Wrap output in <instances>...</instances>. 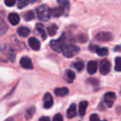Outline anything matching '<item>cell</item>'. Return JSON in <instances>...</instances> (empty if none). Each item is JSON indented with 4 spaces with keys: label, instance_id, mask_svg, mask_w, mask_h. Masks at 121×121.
Returning <instances> with one entry per match:
<instances>
[{
    "label": "cell",
    "instance_id": "6da1fadb",
    "mask_svg": "<svg viewBox=\"0 0 121 121\" xmlns=\"http://www.w3.org/2000/svg\"><path fill=\"white\" fill-rule=\"evenodd\" d=\"M36 12H37V16L38 19L44 21V22L48 21L52 15V10L46 4L39 6L36 10Z\"/></svg>",
    "mask_w": 121,
    "mask_h": 121
},
{
    "label": "cell",
    "instance_id": "7a4b0ae2",
    "mask_svg": "<svg viewBox=\"0 0 121 121\" xmlns=\"http://www.w3.org/2000/svg\"><path fill=\"white\" fill-rule=\"evenodd\" d=\"M79 52H80V48L77 46L69 44V45H66L64 47L62 53L64 55V56L67 57V58H71V57L77 55Z\"/></svg>",
    "mask_w": 121,
    "mask_h": 121
},
{
    "label": "cell",
    "instance_id": "3957f363",
    "mask_svg": "<svg viewBox=\"0 0 121 121\" xmlns=\"http://www.w3.org/2000/svg\"><path fill=\"white\" fill-rule=\"evenodd\" d=\"M50 46L52 47V49L55 52H56L57 53H60L62 52L63 48L66 46L65 44V39L63 37H60L58 40H55V41H52L50 42Z\"/></svg>",
    "mask_w": 121,
    "mask_h": 121
},
{
    "label": "cell",
    "instance_id": "277c9868",
    "mask_svg": "<svg viewBox=\"0 0 121 121\" xmlns=\"http://www.w3.org/2000/svg\"><path fill=\"white\" fill-rule=\"evenodd\" d=\"M111 70V63L109 62L108 60H102L100 61V66H99V71H100V74L105 75L109 74V71Z\"/></svg>",
    "mask_w": 121,
    "mask_h": 121
},
{
    "label": "cell",
    "instance_id": "5b68a950",
    "mask_svg": "<svg viewBox=\"0 0 121 121\" xmlns=\"http://www.w3.org/2000/svg\"><path fill=\"white\" fill-rule=\"evenodd\" d=\"M113 38V36L109 32H100L95 35V39L99 42H109Z\"/></svg>",
    "mask_w": 121,
    "mask_h": 121
},
{
    "label": "cell",
    "instance_id": "8992f818",
    "mask_svg": "<svg viewBox=\"0 0 121 121\" xmlns=\"http://www.w3.org/2000/svg\"><path fill=\"white\" fill-rule=\"evenodd\" d=\"M116 99V95L114 92H107L104 96V100L109 108L112 107Z\"/></svg>",
    "mask_w": 121,
    "mask_h": 121
},
{
    "label": "cell",
    "instance_id": "52a82bcc",
    "mask_svg": "<svg viewBox=\"0 0 121 121\" xmlns=\"http://www.w3.org/2000/svg\"><path fill=\"white\" fill-rule=\"evenodd\" d=\"M89 48L91 52H96V53L98 54V56H107L108 53H109V51H108L107 48L99 47L97 45H92V44H91Z\"/></svg>",
    "mask_w": 121,
    "mask_h": 121
},
{
    "label": "cell",
    "instance_id": "ba28073f",
    "mask_svg": "<svg viewBox=\"0 0 121 121\" xmlns=\"http://www.w3.org/2000/svg\"><path fill=\"white\" fill-rule=\"evenodd\" d=\"M20 65L24 69H27V70L33 69V64H32V60L27 56H23L21 58Z\"/></svg>",
    "mask_w": 121,
    "mask_h": 121
},
{
    "label": "cell",
    "instance_id": "9c48e42d",
    "mask_svg": "<svg viewBox=\"0 0 121 121\" xmlns=\"http://www.w3.org/2000/svg\"><path fill=\"white\" fill-rule=\"evenodd\" d=\"M43 106L45 109H50L53 105V98L50 93H46L43 97Z\"/></svg>",
    "mask_w": 121,
    "mask_h": 121
},
{
    "label": "cell",
    "instance_id": "30bf717a",
    "mask_svg": "<svg viewBox=\"0 0 121 121\" xmlns=\"http://www.w3.org/2000/svg\"><path fill=\"white\" fill-rule=\"evenodd\" d=\"M28 43L30 47L34 51H39L41 48V43L36 37H30L28 40Z\"/></svg>",
    "mask_w": 121,
    "mask_h": 121
},
{
    "label": "cell",
    "instance_id": "8fae6325",
    "mask_svg": "<svg viewBox=\"0 0 121 121\" xmlns=\"http://www.w3.org/2000/svg\"><path fill=\"white\" fill-rule=\"evenodd\" d=\"M97 68H98V64L96 61H95V60L89 61V63L87 65V71L89 74L91 75L95 74L96 72V71H97Z\"/></svg>",
    "mask_w": 121,
    "mask_h": 121
},
{
    "label": "cell",
    "instance_id": "7c38bea8",
    "mask_svg": "<svg viewBox=\"0 0 121 121\" xmlns=\"http://www.w3.org/2000/svg\"><path fill=\"white\" fill-rule=\"evenodd\" d=\"M9 21L12 25H17L20 22V17L19 15L16 13H12L9 15Z\"/></svg>",
    "mask_w": 121,
    "mask_h": 121
},
{
    "label": "cell",
    "instance_id": "4fadbf2b",
    "mask_svg": "<svg viewBox=\"0 0 121 121\" xmlns=\"http://www.w3.org/2000/svg\"><path fill=\"white\" fill-rule=\"evenodd\" d=\"M56 95L60 96V97H64L66 95L69 93V90L66 87H60V88H56V89L54 91Z\"/></svg>",
    "mask_w": 121,
    "mask_h": 121
},
{
    "label": "cell",
    "instance_id": "5bb4252c",
    "mask_svg": "<svg viewBox=\"0 0 121 121\" xmlns=\"http://www.w3.org/2000/svg\"><path fill=\"white\" fill-rule=\"evenodd\" d=\"M66 115H67L68 119H72L76 115V105L75 104H71L70 105L69 109H67L66 112Z\"/></svg>",
    "mask_w": 121,
    "mask_h": 121
},
{
    "label": "cell",
    "instance_id": "9a60e30c",
    "mask_svg": "<svg viewBox=\"0 0 121 121\" xmlns=\"http://www.w3.org/2000/svg\"><path fill=\"white\" fill-rule=\"evenodd\" d=\"M65 78H66V81L68 83H72L74 81L75 78H76V74L71 70H66Z\"/></svg>",
    "mask_w": 121,
    "mask_h": 121
},
{
    "label": "cell",
    "instance_id": "2e32d148",
    "mask_svg": "<svg viewBox=\"0 0 121 121\" xmlns=\"http://www.w3.org/2000/svg\"><path fill=\"white\" fill-rule=\"evenodd\" d=\"M36 28H37V32H38L39 34L41 35L42 38L43 39V40H45V39L47 38V32H45L44 26L42 25V23H37V25H36Z\"/></svg>",
    "mask_w": 121,
    "mask_h": 121
},
{
    "label": "cell",
    "instance_id": "e0dca14e",
    "mask_svg": "<svg viewBox=\"0 0 121 121\" xmlns=\"http://www.w3.org/2000/svg\"><path fill=\"white\" fill-rule=\"evenodd\" d=\"M30 33V29L26 27H20L17 29V34L22 37H27Z\"/></svg>",
    "mask_w": 121,
    "mask_h": 121
},
{
    "label": "cell",
    "instance_id": "ac0fdd59",
    "mask_svg": "<svg viewBox=\"0 0 121 121\" xmlns=\"http://www.w3.org/2000/svg\"><path fill=\"white\" fill-rule=\"evenodd\" d=\"M58 30V26L56 24H51L48 27H47V34L51 37L56 35V32Z\"/></svg>",
    "mask_w": 121,
    "mask_h": 121
},
{
    "label": "cell",
    "instance_id": "d6986e66",
    "mask_svg": "<svg viewBox=\"0 0 121 121\" xmlns=\"http://www.w3.org/2000/svg\"><path fill=\"white\" fill-rule=\"evenodd\" d=\"M9 30V26L6 22L0 17V35H4Z\"/></svg>",
    "mask_w": 121,
    "mask_h": 121
},
{
    "label": "cell",
    "instance_id": "ffe728a7",
    "mask_svg": "<svg viewBox=\"0 0 121 121\" xmlns=\"http://www.w3.org/2000/svg\"><path fill=\"white\" fill-rule=\"evenodd\" d=\"M87 106H88V102L86 100L84 101H81L79 104V113L81 116H84L86 114V109H87Z\"/></svg>",
    "mask_w": 121,
    "mask_h": 121
},
{
    "label": "cell",
    "instance_id": "44dd1931",
    "mask_svg": "<svg viewBox=\"0 0 121 121\" xmlns=\"http://www.w3.org/2000/svg\"><path fill=\"white\" fill-rule=\"evenodd\" d=\"M65 11V9L61 6H58V7L55 8V9L52 10V15L56 17H60V16L62 15L63 13Z\"/></svg>",
    "mask_w": 121,
    "mask_h": 121
},
{
    "label": "cell",
    "instance_id": "7402d4cb",
    "mask_svg": "<svg viewBox=\"0 0 121 121\" xmlns=\"http://www.w3.org/2000/svg\"><path fill=\"white\" fill-rule=\"evenodd\" d=\"M23 17L26 21H32V20H33L34 17H35V13H34L33 11L30 10L24 13Z\"/></svg>",
    "mask_w": 121,
    "mask_h": 121
},
{
    "label": "cell",
    "instance_id": "603a6c76",
    "mask_svg": "<svg viewBox=\"0 0 121 121\" xmlns=\"http://www.w3.org/2000/svg\"><path fill=\"white\" fill-rule=\"evenodd\" d=\"M114 69H115L116 71H121V57H116Z\"/></svg>",
    "mask_w": 121,
    "mask_h": 121
},
{
    "label": "cell",
    "instance_id": "cb8c5ba5",
    "mask_svg": "<svg viewBox=\"0 0 121 121\" xmlns=\"http://www.w3.org/2000/svg\"><path fill=\"white\" fill-rule=\"evenodd\" d=\"M28 3H29V0H18V2H17V8L19 9H23V8H25L28 4Z\"/></svg>",
    "mask_w": 121,
    "mask_h": 121
},
{
    "label": "cell",
    "instance_id": "d4e9b609",
    "mask_svg": "<svg viewBox=\"0 0 121 121\" xmlns=\"http://www.w3.org/2000/svg\"><path fill=\"white\" fill-rule=\"evenodd\" d=\"M73 66L78 71H81L84 68V63L82 61H76L73 64Z\"/></svg>",
    "mask_w": 121,
    "mask_h": 121
},
{
    "label": "cell",
    "instance_id": "484cf974",
    "mask_svg": "<svg viewBox=\"0 0 121 121\" xmlns=\"http://www.w3.org/2000/svg\"><path fill=\"white\" fill-rule=\"evenodd\" d=\"M35 113V108L34 107H32L30 108V109H28L27 110V114H26V117H27V119H31V118L32 117V115H33V114Z\"/></svg>",
    "mask_w": 121,
    "mask_h": 121
},
{
    "label": "cell",
    "instance_id": "4316f807",
    "mask_svg": "<svg viewBox=\"0 0 121 121\" xmlns=\"http://www.w3.org/2000/svg\"><path fill=\"white\" fill-rule=\"evenodd\" d=\"M57 2H58V4H60V6L63 7L64 9L65 8H67L68 5H69V2H68L67 0H58Z\"/></svg>",
    "mask_w": 121,
    "mask_h": 121
},
{
    "label": "cell",
    "instance_id": "83f0119b",
    "mask_svg": "<svg viewBox=\"0 0 121 121\" xmlns=\"http://www.w3.org/2000/svg\"><path fill=\"white\" fill-rule=\"evenodd\" d=\"M90 121H107V120H100L99 116H98V114H91V117H90Z\"/></svg>",
    "mask_w": 121,
    "mask_h": 121
},
{
    "label": "cell",
    "instance_id": "f1b7e54d",
    "mask_svg": "<svg viewBox=\"0 0 121 121\" xmlns=\"http://www.w3.org/2000/svg\"><path fill=\"white\" fill-rule=\"evenodd\" d=\"M78 40L81 42H86L88 40V37L86 34H81V35L78 36Z\"/></svg>",
    "mask_w": 121,
    "mask_h": 121
},
{
    "label": "cell",
    "instance_id": "f546056e",
    "mask_svg": "<svg viewBox=\"0 0 121 121\" xmlns=\"http://www.w3.org/2000/svg\"><path fill=\"white\" fill-rule=\"evenodd\" d=\"M4 3H5L6 5L9 6V7H13V6H14V4H16V0H5Z\"/></svg>",
    "mask_w": 121,
    "mask_h": 121
},
{
    "label": "cell",
    "instance_id": "4dcf8cb0",
    "mask_svg": "<svg viewBox=\"0 0 121 121\" xmlns=\"http://www.w3.org/2000/svg\"><path fill=\"white\" fill-rule=\"evenodd\" d=\"M52 121H63V117L60 114H56L53 118Z\"/></svg>",
    "mask_w": 121,
    "mask_h": 121
},
{
    "label": "cell",
    "instance_id": "1f68e13d",
    "mask_svg": "<svg viewBox=\"0 0 121 121\" xmlns=\"http://www.w3.org/2000/svg\"><path fill=\"white\" fill-rule=\"evenodd\" d=\"M88 82L91 83V84H92V85H94V86H96V85L99 84V81H98V80L94 79V78H90V79L88 80Z\"/></svg>",
    "mask_w": 121,
    "mask_h": 121
},
{
    "label": "cell",
    "instance_id": "d6a6232c",
    "mask_svg": "<svg viewBox=\"0 0 121 121\" xmlns=\"http://www.w3.org/2000/svg\"><path fill=\"white\" fill-rule=\"evenodd\" d=\"M39 121H51L50 120V118L47 117V116H43V117L40 118L39 119Z\"/></svg>",
    "mask_w": 121,
    "mask_h": 121
},
{
    "label": "cell",
    "instance_id": "836d02e7",
    "mask_svg": "<svg viewBox=\"0 0 121 121\" xmlns=\"http://www.w3.org/2000/svg\"><path fill=\"white\" fill-rule=\"evenodd\" d=\"M114 51H119V52H121V45L116 46V47H114Z\"/></svg>",
    "mask_w": 121,
    "mask_h": 121
},
{
    "label": "cell",
    "instance_id": "e575fe53",
    "mask_svg": "<svg viewBox=\"0 0 121 121\" xmlns=\"http://www.w3.org/2000/svg\"><path fill=\"white\" fill-rule=\"evenodd\" d=\"M5 121H13V118H9V119H6Z\"/></svg>",
    "mask_w": 121,
    "mask_h": 121
},
{
    "label": "cell",
    "instance_id": "d590c367",
    "mask_svg": "<svg viewBox=\"0 0 121 121\" xmlns=\"http://www.w3.org/2000/svg\"><path fill=\"white\" fill-rule=\"evenodd\" d=\"M120 95H121V90H120Z\"/></svg>",
    "mask_w": 121,
    "mask_h": 121
}]
</instances>
